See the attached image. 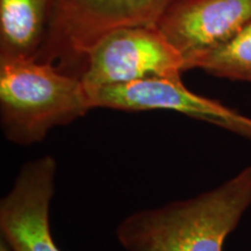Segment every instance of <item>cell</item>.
Segmentation results:
<instances>
[{"label":"cell","mask_w":251,"mask_h":251,"mask_svg":"<svg viewBox=\"0 0 251 251\" xmlns=\"http://www.w3.org/2000/svg\"><path fill=\"white\" fill-rule=\"evenodd\" d=\"M251 207V166L193 198L126 216L115 235L126 251H224Z\"/></svg>","instance_id":"6da1fadb"},{"label":"cell","mask_w":251,"mask_h":251,"mask_svg":"<svg viewBox=\"0 0 251 251\" xmlns=\"http://www.w3.org/2000/svg\"><path fill=\"white\" fill-rule=\"evenodd\" d=\"M93 109L81 78L36 59H0V126L18 146L42 142L51 129Z\"/></svg>","instance_id":"7a4b0ae2"},{"label":"cell","mask_w":251,"mask_h":251,"mask_svg":"<svg viewBox=\"0 0 251 251\" xmlns=\"http://www.w3.org/2000/svg\"><path fill=\"white\" fill-rule=\"evenodd\" d=\"M175 0H55L35 59L81 77L86 58L103 36L124 27L156 26Z\"/></svg>","instance_id":"3957f363"},{"label":"cell","mask_w":251,"mask_h":251,"mask_svg":"<svg viewBox=\"0 0 251 251\" xmlns=\"http://www.w3.org/2000/svg\"><path fill=\"white\" fill-rule=\"evenodd\" d=\"M185 61L156 26L119 28L91 49L81 80L87 90L157 77H181Z\"/></svg>","instance_id":"277c9868"},{"label":"cell","mask_w":251,"mask_h":251,"mask_svg":"<svg viewBox=\"0 0 251 251\" xmlns=\"http://www.w3.org/2000/svg\"><path fill=\"white\" fill-rule=\"evenodd\" d=\"M89 91L93 108L115 111H172L208 122L251 141V118L228 107L218 100L192 92L181 77H157L122 85Z\"/></svg>","instance_id":"5b68a950"},{"label":"cell","mask_w":251,"mask_h":251,"mask_svg":"<svg viewBox=\"0 0 251 251\" xmlns=\"http://www.w3.org/2000/svg\"><path fill=\"white\" fill-rule=\"evenodd\" d=\"M56 170L49 155L25 163L0 201L1 241L11 251H61L49 221Z\"/></svg>","instance_id":"8992f818"},{"label":"cell","mask_w":251,"mask_h":251,"mask_svg":"<svg viewBox=\"0 0 251 251\" xmlns=\"http://www.w3.org/2000/svg\"><path fill=\"white\" fill-rule=\"evenodd\" d=\"M251 23V0H175L156 27L186 63L233 39Z\"/></svg>","instance_id":"52a82bcc"},{"label":"cell","mask_w":251,"mask_h":251,"mask_svg":"<svg viewBox=\"0 0 251 251\" xmlns=\"http://www.w3.org/2000/svg\"><path fill=\"white\" fill-rule=\"evenodd\" d=\"M55 0H0V59H35Z\"/></svg>","instance_id":"ba28073f"},{"label":"cell","mask_w":251,"mask_h":251,"mask_svg":"<svg viewBox=\"0 0 251 251\" xmlns=\"http://www.w3.org/2000/svg\"><path fill=\"white\" fill-rule=\"evenodd\" d=\"M193 69L218 78L251 83V23L228 42L191 58L186 71Z\"/></svg>","instance_id":"9c48e42d"},{"label":"cell","mask_w":251,"mask_h":251,"mask_svg":"<svg viewBox=\"0 0 251 251\" xmlns=\"http://www.w3.org/2000/svg\"><path fill=\"white\" fill-rule=\"evenodd\" d=\"M0 251H11L9 250V248L6 246V243L4 242V241H1V242H0Z\"/></svg>","instance_id":"30bf717a"}]
</instances>
